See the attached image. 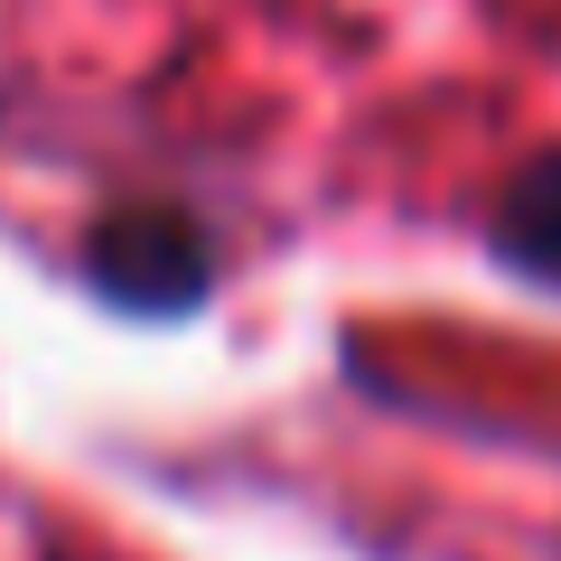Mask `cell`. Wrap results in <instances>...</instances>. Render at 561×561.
<instances>
[{
  "label": "cell",
  "mask_w": 561,
  "mask_h": 561,
  "mask_svg": "<svg viewBox=\"0 0 561 561\" xmlns=\"http://www.w3.org/2000/svg\"><path fill=\"white\" fill-rule=\"evenodd\" d=\"M94 290L122 309H197L206 280H216V253L206 234L179 216V206H131V216H103L94 225Z\"/></svg>",
  "instance_id": "1"
},
{
  "label": "cell",
  "mask_w": 561,
  "mask_h": 561,
  "mask_svg": "<svg viewBox=\"0 0 561 561\" xmlns=\"http://www.w3.org/2000/svg\"><path fill=\"white\" fill-rule=\"evenodd\" d=\"M496 253L561 290V160H542L534 179H515V197L496 206Z\"/></svg>",
  "instance_id": "2"
}]
</instances>
